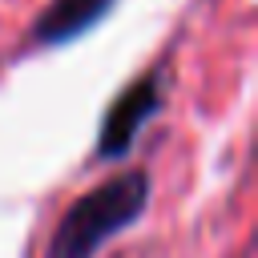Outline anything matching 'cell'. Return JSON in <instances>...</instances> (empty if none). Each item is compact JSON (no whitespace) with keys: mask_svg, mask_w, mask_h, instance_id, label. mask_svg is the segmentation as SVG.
Listing matches in <instances>:
<instances>
[{"mask_svg":"<svg viewBox=\"0 0 258 258\" xmlns=\"http://www.w3.org/2000/svg\"><path fill=\"white\" fill-rule=\"evenodd\" d=\"M145 198H149L145 173H117L113 181L89 189L60 218L44 258H93L105 246V238H113L141 214Z\"/></svg>","mask_w":258,"mask_h":258,"instance_id":"6da1fadb","label":"cell"},{"mask_svg":"<svg viewBox=\"0 0 258 258\" xmlns=\"http://www.w3.org/2000/svg\"><path fill=\"white\" fill-rule=\"evenodd\" d=\"M157 105H161V77L149 73V77H141L133 89H125V93L117 97V105L109 109L105 129H101V153H105V157H121V153L129 149V141L137 137V129L157 113Z\"/></svg>","mask_w":258,"mask_h":258,"instance_id":"7a4b0ae2","label":"cell"},{"mask_svg":"<svg viewBox=\"0 0 258 258\" xmlns=\"http://www.w3.org/2000/svg\"><path fill=\"white\" fill-rule=\"evenodd\" d=\"M109 4L113 0H52L36 24V44H60V40L81 36L89 24H97L105 16Z\"/></svg>","mask_w":258,"mask_h":258,"instance_id":"3957f363","label":"cell"}]
</instances>
